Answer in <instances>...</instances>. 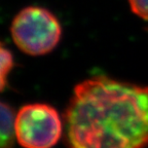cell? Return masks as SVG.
Returning a JSON list of instances; mask_svg holds the SVG:
<instances>
[{
	"label": "cell",
	"instance_id": "obj_1",
	"mask_svg": "<svg viewBox=\"0 0 148 148\" xmlns=\"http://www.w3.org/2000/svg\"><path fill=\"white\" fill-rule=\"evenodd\" d=\"M63 120L68 148H147L148 86L92 76L75 86Z\"/></svg>",
	"mask_w": 148,
	"mask_h": 148
},
{
	"label": "cell",
	"instance_id": "obj_2",
	"mask_svg": "<svg viewBox=\"0 0 148 148\" xmlns=\"http://www.w3.org/2000/svg\"><path fill=\"white\" fill-rule=\"evenodd\" d=\"M10 33L21 51L29 56H42L58 45L62 28L57 18L46 8L28 6L14 16Z\"/></svg>",
	"mask_w": 148,
	"mask_h": 148
},
{
	"label": "cell",
	"instance_id": "obj_3",
	"mask_svg": "<svg viewBox=\"0 0 148 148\" xmlns=\"http://www.w3.org/2000/svg\"><path fill=\"white\" fill-rule=\"evenodd\" d=\"M63 134V120L53 106L24 105L16 115V141L23 148H53Z\"/></svg>",
	"mask_w": 148,
	"mask_h": 148
},
{
	"label": "cell",
	"instance_id": "obj_4",
	"mask_svg": "<svg viewBox=\"0 0 148 148\" xmlns=\"http://www.w3.org/2000/svg\"><path fill=\"white\" fill-rule=\"evenodd\" d=\"M1 130H0V148H12L16 137V114L5 102H1Z\"/></svg>",
	"mask_w": 148,
	"mask_h": 148
},
{
	"label": "cell",
	"instance_id": "obj_5",
	"mask_svg": "<svg viewBox=\"0 0 148 148\" xmlns=\"http://www.w3.org/2000/svg\"><path fill=\"white\" fill-rule=\"evenodd\" d=\"M0 57H1V71H0V82H1V90H4L5 86H6L7 82V76H8L9 72L14 67V57H12V53H10V51H8L7 49H5L4 46L1 47V51H0Z\"/></svg>",
	"mask_w": 148,
	"mask_h": 148
},
{
	"label": "cell",
	"instance_id": "obj_6",
	"mask_svg": "<svg viewBox=\"0 0 148 148\" xmlns=\"http://www.w3.org/2000/svg\"><path fill=\"white\" fill-rule=\"evenodd\" d=\"M131 10L139 18L148 21V0H127Z\"/></svg>",
	"mask_w": 148,
	"mask_h": 148
},
{
	"label": "cell",
	"instance_id": "obj_7",
	"mask_svg": "<svg viewBox=\"0 0 148 148\" xmlns=\"http://www.w3.org/2000/svg\"><path fill=\"white\" fill-rule=\"evenodd\" d=\"M147 31H148V29H147Z\"/></svg>",
	"mask_w": 148,
	"mask_h": 148
}]
</instances>
